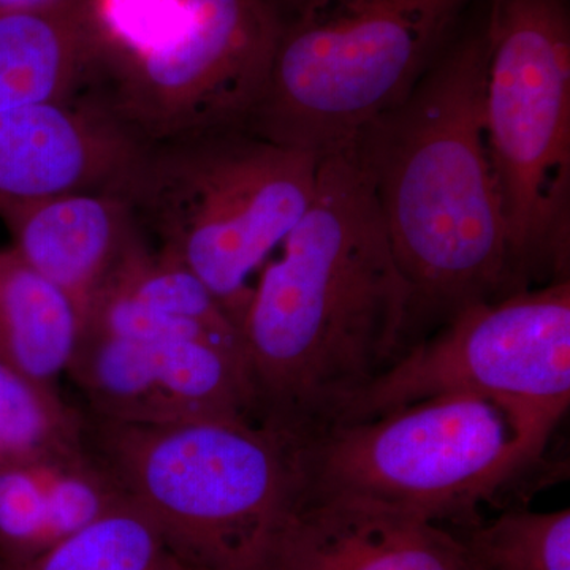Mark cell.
Instances as JSON below:
<instances>
[{"label":"cell","instance_id":"1","mask_svg":"<svg viewBox=\"0 0 570 570\" xmlns=\"http://www.w3.org/2000/svg\"><path fill=\"white\" fill-rule=\"evenodd\" d=\"M281 246L239 335L255 425L295 444L404 355L411 294L351 142L322 154L313 202Z\"/></svg>","mask_w":570,"mask_h":570},{"label":"cell","instance_id":"2","mask_svg":"<svg viewBox=\"0 0 570 570\" xmlns=\"http://www.w3.org/2000/svg\"><path fill=\"white\" fill-rule=\"evenodd\" d=\"M485 81L474 0L414 88L351 141L411 294L407 348L428 326L520 292L487 146Z\"/></svg>","mask_w":570,"mask_h":570},{"label":"cell","instance_id":"3","mask_svg":"<svg viewBox=\"0 0 570 570\" xmlns=\"http://www.w3.org/2000/svg\"><path fill=\"white\" fill-rule=\"evenodd\" d=\"M549 441L504 403L444 393L291 444L295 499H365L466 530L539 468Z\"/></svg>","mask_w":570,"mask_h":570},{"label":"cell","instance_id":"4","mask_svg":"<svg viewBox=\"0 0 570 570\" xmlns=\"http://www.w3.org/2000/svg\"><path fill=\"white\" fill-rule=\"evenodd\" d=\"M321 156L225 126L142 145L112 193L204 281L235 325L253 285L316 193Z\"/></svg>","mask_w":570,"mask_h":570},{"label":"cell","instance_id":"5","mask_svg":"<svg viewBox=\"0 0 570 570\" xmlns=\"http://www.w3.org/2000/svg\"><path fill=\"white\" fill-rule=\"evenodd\" d=\"M268 2V70L245 126L322 156L414 88L474 0Z\"/></svg>","mask_w":570,"mask_h":570},{"label":"cell","instance_id":"6","mask_svg":"<svg viewBox=\"0 0 570 570\" xmlns=\"http://www.w3.org/2000/svg\"><path fill=\"white\" fill-rule=\"evenodd\" d=\"M88 442L187 568L265 569L296 497L284 439L247 420L130 425L96 417Z\"/></svg>","mask_w":570,"mask_h":570},{"label":"cell","instance_id":"7","mask_svg":"<svg viewBox=\"0 0 570 570\" xmlns=\"http://www.w3.org/2000/svg\"><path fill=\"white\" fill-rule=\"evenodd\" d=\"M483 112L520 291L569 279L570 0H482Z\"/></svg>","mask_w":570,"mask_h":570},{"label":"cell","instance_id":"8","mask_svg":"<svg viewBox=\"0 0 570 570\" xmlns=\"http://www.w3.org/2000/svg\"><path fill=\"white\" fill-rule=\"evenodd\" d=\"M444 393L497 400L550 438L570 403V279L468 307L409 348L328 426Z\"/></svg>","mask_w":570,"mask_h":570},{"label":"cell","instance_id":"9","mask_svg":"<svg viewBox=\"0 0 570 570\" xmlns=\"http://www.w3.org/2000/svg\"><path fill=\"white\" fill-rule=\"evenodd\" d=\"M268 0H190L178 28L96 94L141 141L245 126L268 70Z\"/></svg>","mask_w":570,"mask_h":570},{"label":"cell","instance_id":"10","mask_svg":"<svg viewBox=\"0 0 570 570\" xmlns=\"http://www.w3.org/2000/svg\"><path fill=\"white\" fill-rule=\"evenodd\" d=\"M67 371L97 419L130 425L254 422L245 360L204 341L82 335Z\"/></svg>","mask_w":570,"mask_h":570},{"label":"cell","instance_id":"11","mask_svg":"<svg viewBox=\"0 0 570 570\" xmlns=\"http://www.w3.org/2000/svg\"><path fill=\"white\" fill-rule=\"evenodd\" d=\"M145 142L94 96L0 111V213L56 195L112 193Z\"/></svg>","mask_w":570,"mask_h":570},{"label":"cell","instance_id":"12","mask_svg":"<svg viewBox=\"0 0 570 570\" xmlns=\"http://www.w3.org/2000/svg\"><path fill=\"white\" fill-rule=\"evenodd\" d=\"M266 570H478L459 535L355 498H299L269 543Z\"/></svg>","mask_w":570,"mask_h":570},{"label":"cell","instance_id":"13","mask_svg":"<svg viewBox=\"0 0 570 570\" xmlns=\"http://www.w3.org/2000/svg\"><path fill=\"white\" fill-rule=\"evenodd\" d=\"M11 249L69 296L82 326L94 299L145 238L132 206L116 193L56 195L0 213Z\"/></svg>","mask_w":570,"mask_h":570},{"label":"cell","instance_id":"14","mask_svg":"<svg viewBox=\"0 0 570 570\" xmlns=\"http://www.w3.org/2000/svg\"><path fill=\"white\" fill-rule=\"evenodd\" d=\"M91 449L0 468V562L28 561L127 501Z\"/></svg>","mask_w":570,"mask_h":570},{"label":"cell","instance_id":"15","mask_svg":"<svg viewBox=\"0 0 570 570\" xmlns=\"http://www.w3.org/2000/svg\"><path fill=\"white\" fill-rule=\"evenodd\" d=\"M100 85L102 66L81 0L0 11V111L75 102Z\"/></svg>","mask_w":570,"mask_h":570},{"label":"cell","instance_id":"16","mask_svg":"<svg viewBox=\"0 0 570 570\" xmlns=\"http://www.w3.org/2000/svg\"><path fill=\"white\" fill-rule=\"evenodd\" d=\"M80 311L24 258L0 249V363L55 385L80 346Z\"/></svg>","mask_w":570,"mask_h":570},{"label":"cell","instance_id":"17","mask_svg":"<svg viewBox=\"0 0 570 570\" xmlns=\"http://www.w3.org/2000/svg\"><path fill=\"white\" fill-rule=\"evenodd\" d=\"M0 570H190L132 499L31 560Z\"/></svg>","mask_w":570,"mask_h":570},{"label":"cell","instance_id":"18","mask_svg":"<svg viewBox=\"0 0 570 570\" xmlns=\"http://www.w3.org/2000/svg\"><path fill=\"white\" fill-rule=\"evenodd\" d=\"M88 449V425L55 385L0 363V468Z\"/></svg>","mask_w":570,"mask_h":570},{"label":"cell","instance_id":"19","mask_svg":"<svg viewBox=\"0 0 570 570\" xmlns=\"http://www.w3.org/2000/svg\"><path fill=\"white\" fill-rule=\"evenodd\" d=\"M126 296L159 313L184 318L242 344L238 326L193 269L145 238L124 257L99 295ZM96 302V299H94Z\"/></svg>","mask_w":570,"mask_h":570},{"label":"cell","instance_id":"20","mask_svg":"<svg viewBox=\"0 0 570 570\" xmlns=\"http://www.w3.org/2000/svg\"><path fill=\"white\" fill-rule=\"evenodd\" d=\"M479 570H570V510H505L455 532Z\"/></svg>","mask_w":570,"mask_h":570},{"label":"cell","instance_id":"21","mask_svg":"<svg viewBox=\"0 0 570 570\" xmlns=\"http://www.w3.org/2000/svg\"><path fill=\"white\" fill-rule=\"evenodd\" d=\"M189 2L190 0H81L86 24L102 63V85L116 70L167 39L168 33L178 28Z\"/></svg>","mask_w":570,"mask_h":570},{"label":"cell","instance_id":"22","mask_svg":"<svg viewBox=\"0 0 570 570\" xmlns=\"http://www.w3.org/2000/svg\"><path fill=\"white\" fill-rule=\"evenodd\" d=\"M71 0H0V11H32L51 9Z\"/></svg>","mask_w":570,"mask_h":570},{"label":"cell","instance_id":"23","mask_svg":"<svg viewBox=\"0 0 570 570\" xmlns=\"http://www.w3.org/2000/svg\"><path fill=\"white\" fill-rule=\"evenodd\" d=\"M190 569V568H189ZM190 570H197V569H190ZM254 570H266V569H254Z\"/></svg>","mask_w":570,"mask_h":570},{"label":"cell","instance_id":"24","mask_svg":"<svg viewBox=\"0 0 570 570\" xmlns=\"http://www.w3.org/2000/svg\"><path fill=\"white\" fill-rule=\"evenodd\" d=\"M479 570V569H478Z\"/></svg>","mask_w":570,"mask_h":570}]
</instances>
